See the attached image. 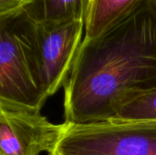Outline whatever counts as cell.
I'll use <instances>...</instances> for the list:
<instances>
[{
  "instance_id": "obj_1",
  "label": "cell",
  "mask_w": 156,
  "mask_h": 155,
  "mask_svg": "<svg viewBox=\"0 0 156 155\" xmlns=\"http://www.w3.org/2000/svg\"><path fill=\"white\" fill-rule=\"evenodd\" d=\"M64 88L65 122L114 119L134 93L156 88V7L152 0L82 44Z\"/></svg>"
},
{
  "instance_id": "obj_2",
  "label": "cell",
  "mask_w": 156,
  "mask_h": 155,
  "mask_svg": "<svg viewBox=\"0 0 156 155\" xmlns=\"http://www.w3.org/2000/svg\"><path fill=\"white\" fill-rule=\"evenodd\" d=\"M36 28L23 10L0 17V98L41 109L47 100L39 82Z\"/></svg>"
},
{
  "instance_id": "obj_3",
  "label": "cell",
  "mask_w": 156,
  "mask_h": 155,
  "mask_svg": "<svg viewBox=\"0 0 156 155\" xmlns=\"http://www.w3.org/2000/svg\"><path fill=\"white\" fill-rule=\"evenodd\" d=\"M64 122L52 155H156V120Z\"/></svg>"
},
{
  "instance_id": "obj_4",
  "label": "cell",
  "mask_w": 156,
  "mask_h": 155,
  "mask_svg": "<svg viewBox=\"0 0 156 155\" xmlns=\"http://www.w3.org/2000/svg\"><path fill=\"white\" fill-rule=\"evenodd\" d=\"M36 107L0 98V155H52L65 130Z\"/></svg>"
},
{
  "instance_id": "obj_5",
  "label": "cell",
  "mask_w": 156,
  "mask_h": 155,
  "mask_svg": "<svg viewBox=\"0 0 156 155\" xmlns=\"http://www.w3.org/2000/svg\"><path fill=\"white\" fill-rule=\"evenodd\" d=\"M85 21L37 25L35 51L39 82L46 100L64 87L82 44Z\"/></svg>"
},
{
  "instance_id": "obj_6",
  "label": "cell",
  "mask_w": 156,
  "mask_h": 155,
  "mask_svg": "<svg viewBox=\"0 0 156 155\" xmlns=\"http://www.w3.org/2000/svg\"><path fill=\"white\" fill-rule=\"evenodd\" d=\"M148 0H90L83 41L103 34L135 13Z\"/></svg>"
},
{
  "instance_id": "obj_7",
  "label": "cell",
  "mask_w": 156,
  "mask_h": 155,
  "mask_svg": "<svg viewBox=\"0 0 156 155\" xmlns=\"http://www.w3.org/2000/svg\"><path fill=\"white\" fill-rule=\"evenodd\" d=\"M90 0H27L23 11L37 24L85 21Z\"/></svg>"
},
{
  "instance_id": "obj_8",
  "label": "cell",
  "mask_w": 156,
  "mask_h": 155,
  "mask_svg": "<svg viewBox=\"0 0 156 155\" xmlns=\"http://www.w3.org/2000/svg\"><path fill=\"white\" fill-rule=\"evenodd\" d=\"M116 118L122 120H156V88L134 93L129 97L120 107Z\"/></svg>"
},
{
  "instance_id": "obj_9",
  "label": "cell",
  "mask_w": 156,
  "mask_h": 155,
  "mask_svg": "<svg viewBox=\"0 0 156 155\" xmlns=\"http://www.w3.org/2000/svg\"><path fill=\"white\" fill-rule=\"evenodd\" d=\"M27 0H0V17L23 10Z\"/></svg>"
},
{
  "instance_id": "obj_10",
  "label": "cell",
  "mask_w": 156,
  "mask_h": 155,
  "mask_svg": "<svg viewBox=\"0 0 156 155\" xmlns=\"http://www.w3.org/2000/svg\"><path fill=\"white\" fill-rule=\"evenodd\" d=\"M153 1V3H154V5H155V7H156V0H152Z\"/></svg>"
}]
</instances>
